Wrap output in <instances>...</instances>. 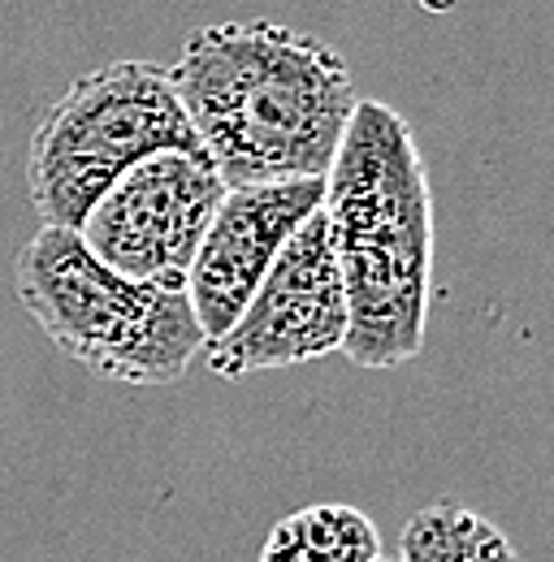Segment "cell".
<instances>
[{"mask_svg": "<svg viewBox=\"0 0 554 562\" xmlns=\"http://www.w3.org/2000/svg\"><path fill=\"white\" fill-rule=\"evenodd\" d=\"M377 562H390V559H377Z\"/></svg>", "mask_w": 554, "mask_h": 562, "instance_id": "obj_10", "label": "cell"}, {"mask_svg": "<svg viewBox=\"0 0 554 562\" xmlns=\"http://www.w3.org/2000/svg\"><path fill=\"white\" fill-rule=\"evenodd\" d=\"M377 524L355 506H303L277 519L261 562H377Z\"/></svg>", "mask_w": 554, "mask_h": 562, "instance_id": "obj_8", "label": "cell"}, {"mask_svg": "<svg viewBox=\"0 0 554 562\" xmlns=\"http://www.w3.org/2000/svg\"><path fill=\"white\" fill-rule=\"evenodd\" d=\"M165 74L225 191L325 178L359 104L343 53L277 22L204 26Z\"/></svg>", "mask_w": 554, "mask_h": 562, "instance_id": "obj_1", "label": "cell"}, {"mask_svg": "<svg viewBox=\"0 0 554 562\" xmlns=\"http://www.w3.org/2000/svg\"><path fill=\"white\" fill-rule=\"evenodd\" d=\"M346 342V290L334 256L330 216L317 209L277 251L274 269L252 294L239 325L208 342V368L225 381L252 372H277L343 351Z\"/></svg>", "mask_w": 554, "mask_h": 562, "instance_id": "obj_5", "label": "cell"}, {"mask_svg": "<svg viewBox=\"0 0 554 562\" xmlns=\"http://www.w3.org/2000/svg\"><path fill=\"white\" fill-rule=\"evenodd\" d=\"M399 562H520L516 546L477 510L433 502L416 510L399 541Z\"/></svg>", "mask_w": 554, "mask_h": 562, "instance_id": "obj_9", "label": "cell"}, {"mask_svg": "<svg viewBox=\"0 0 554 562\" xmlns=\"http://www.w3.org/2000/svg\"><path fill=\"white\" fill-rule=\"evenodd\" d=\"M325 216L346 290L343 355L386 372L420 355L433 281V191L408 117L359 100L325 173Z\"/></svg>", "mask_w": 554, "mask_h": 562, "instance_id": "obj_2", "label": "cell"}, {"mask_svg": "<svg viewBox=\"0 0 554 562\" xmlns=\"http://www.w3.org/2000/svg\"><path fill=\"white\" fill-rule=\"evenodd\" d=\"M221 200L225 182L208 156L156 151L126 169L74 234L104 269L122 278H187Z\"/></svg>", "mask_w": 554, "mask_h": 562, "instance_id": "obj_6", "label": "cell"}, {"mask_svg": "<svg viewBox=\"0 0 554 562\" xmlns=\"http://www.w3.org/2000/svg\"><path fill=\"white\" fill-rule=\"evenodd\" d=\"M156 151L204 156L169 74L152 61H109L44 109L26 151L31 204L44 225L78 229L100 195Z\"/></svg>", "mask_w": 554, "mask_h": 562, "instance_id": "obj_4", "label": "cell"}, {"mask_svg": "<svg viewBox=\"0 0 554 562\" xmlns=\"http://www.w3.org/2000/svg\"><path fill=\"white\" fill-rule=\"evenodd\" d=\"M321 204H325V178L225 191L187 269V294L204 347L239 325L286 238Z\"/></svg>", "mask_w": 554, "mask_h": 562, "instance_id": "obj_7", "label": "cell"}, {"mask_svg": "<svg viewBox=\"0 0 554 562\" xmlns=\"http://www.w3.org/2000/svg\"><path fill=\"white\" fill-rule=\"evenodd\" d=\"M13 290L48 342L100 381L174 385L204 351L187 278H122L74 229L40 225L13 260Z\"/></svg>", "mask_w": 554, "mask_h": 562, "instance_id": "obj_3", "label": "cell"}]
</instances>
